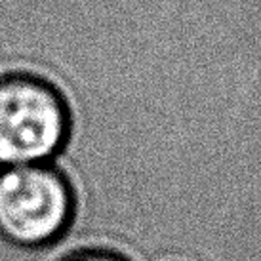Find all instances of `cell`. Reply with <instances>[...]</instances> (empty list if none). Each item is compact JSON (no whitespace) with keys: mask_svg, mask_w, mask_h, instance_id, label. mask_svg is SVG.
<instances>
[{"mask_svg":"<svg viewBox=\"0 0 261 261\" xmlns=\"http://www.w3.org/2000/svg\"><path fill=\"white\" fill-rule=\"evenodd\" d=\"M71 128L69 101L51 80L25 71L0 76V168L50 164Z\"/></svg>","mask_w":261,"mask_h":261,"instance_id":"obj_1","label":"cell"},{"mask_svg":"<svg viewBox=\"0 0 261 261\" xmlns=\"http://www.w3.org/2000/svg\"><path fill=\"white\" fill-rule=\"evenodd\" d=\"M76 214V195L54 162L0 168V240L25 252L56 244Z\"/></svg>","mask_w":261,"mask_h":261,"instance_id":"obj_2","label":"cell"},{"mask_svg":"<svg viewBox=\"0 0 261 261\" xmlns=\"http://www.w3.org/2000/svg\"><path fill=\"white\" fill-rule=\"evenodd\" d=\"M58 261H132L128 255L120 254L111 248H80L69 252Z\"/></svg>","mask_w":261,"mask_h":261,"instance_id":"obj_3","label":"cell"}]
</instances>
